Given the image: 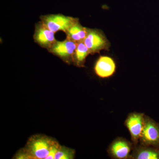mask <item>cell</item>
Wrapping results in <instances>:
<instances>
[{
  "mask_svg": "<svg viewBox=\"0 0 159 159\" xmlns=\"http://www.w3.org/2000/svg\"><path fill=\"white\" fill-rule=\"evenodd\" d=\"M55 142L46 136L32 137L28 142L25 150L19 155L17 158L45 159Z\"/></svg>",
  "mask_w": 159,
  "mask_h": 159,
  "instance_id": "6da1fadb",
  "label": "cell"
},
{
  "mask_svg": "<svg viewBox=\"0 0 159 159\" xmlns=\"http://www.w3.org/2000/svg\"><path fill=\"white\" fill-rule=\"evenodd\" d=\"M40 19L44 25L55 33L58 31L66 33L69 28L79 22L77 18L61 14L41 16Z\"/></svg>",
  "mask_w": 159,
  "mask_h": 159,
  "instance_id": "7a4b0ae2",
  "label": "cell"
},
{
  "mask_svg": "<svg viewBox=\"0 0 159 159\" xmlns=\"http://www.w3.org/2000/svg\"><path fill=\"white\" fill-rule=\"evenodd\" d=\"M84 43L89 51L90 54L99 53L102 50L108 51L110 43L101 30L88 29V33Z\"/></svg>",
  "mask_w": 159,
  "mask_h": 159,
  "instance_id": "3957f363",
  "label": "cell"
},
{
  "mask_svg": "<svg viewBox=\"0 0 159 159\" xmlns=\"http://www.w3.org/2000/svg\"><path fill=\"white\" fill-rule=\"evenodd\" d=\"M77 45V43L66 38L62 41H56L48 51L59 57L64 62L70 64Z\"/></svg>",
  "mask_w": 159,
  "mask_h": 159,
  "instance_id": "277c9868",
  "label": "cell"
},
{
  "mask_svg": "<svg viewBox=\"0 0 159 159\" xmlns=\"http://www.w3.org/2000/svg\"><path fill=\"white\" fill-rule=\"evenodd\" d=\"M140 140L145 146L159 147V124L152 119L145 118V125Z\"/></svg>",
  "mask_w": 159,
  "mask_h": 159,
  "instance_id": "5b68a950",
  "label": "cell"
},
{
  "mask_svg": "<svg viewBox=\"0 0 159 159\" xmlns=\"http://www.w3.org/2000/svg\"><path fill=\"white\" fill-rule=\"evenodd\" d=\"M54 34V32L40 21L35 24L33 39L40 47L48 50L57 41Z\"/></svg>",
  "mask_w": 159,
  "mask_h": 159,
  "instance_id": "8992f818",
  "label": "cell"
},
{
  "mask_svg": "<svg viewBox=\"0 0 159 159\" xmlns=\"http://www.w3.org/2000/svg\"><path fill=\"white\" fill-rule=\"evenodd\" d=\"M145 122L144 114L138 113L130 114L125 120V126L129 131L132 141L134 144H137L140 140Z\"/></svg>",
  "mask_w": 159,
  "mask_h": 159,
  "instance_id": "52a82bcc",
  "label": "cell"
},
{
  "mask_svg": "<svg viewBox=\"0 0 159 159\" xmlns=\"http://www.w3.org/2000/svg\"><path fill=\"white\" fill-rule=\"evenodd\" d=\"M116 64L113 58L107 56H101L94 67L95 73L101 78H108L112 76L116 70Z\"/></svg>",
  "mask_w": 159,
  "mask_h": 159,
  "instance_id": "ba28073f",
  "label": "cell"
},
{
  "mask_svg": "<svg viewBox=\"0 0 159 159\" xmlns=\"http://www.w3.org/2000/svg\"><path fill=\"white\" fill-rule=\"evenodd\" d=\"M131 150L130 143L122 139L115 140L109 148V152L112 157L119 159L127 158L129 156Z\"/></svg>",
  "mask_w": 159,
  "mask_h": 159,
  "instance_id": "9c48e42d",
  "label": "cell"
},
{
  "mask_svg": "<svg viewBox=\"0 0 159 159\" xmlns=\"http://www.w3.org/2000/svg\"><path fill=\"white\" fill-rule=\"evenodd\" d=\"M88 29L78 22L68 29L65 33L66 38L77 43L83 42L86 37Z\"/></svg>",
  "mask_w": 159,
  "mask_h": 159,
  "instance_id": "30bf717a",
  "label": "cell"
},
{
  "mask_svg": "<svg viewBox=\"0 0 159 159\" xmlns=\"http://www.w3.org/2000/svg\"><path fill=\"white\" fill-rule=\"evenodd\" d=\"M89 54H90V53L84 42L78 43L73 55L72 62L77 67H83L86 58Z\"/></svg>",
  "mask_w": 159,
  "mask_h": 159,
  "instance_id": "8fae6325",
  "label": "cell"
},
{
  "mask_svg": "<svg viewBox=\"0 0 159 159\" xmlns=\"http://www.w3.org/2000/svg\"><path fill=\"white\" fill-rule=\"evenodd\" d=\"M137 159H159V149L153 148H139L134 154Z\"/></svg>",
  "mask_w": 159,
  "mask_h": 159,
  "instance_id": "7c38bea8",
  "label": "cell"
},
{
  "mask_svg": "<svg viewBox=\"0 0 159 159\" xmlns=\"http://www.w3.org/2000/svg\"><path fill=\"white\" fill-rule=\"evenodd\" d=\"M74 150L60 145L55 155V159H72L74 158Z\"/></svg>",
  "mask_w": 159,
  "mask_h": 159,
  "instance_id": "4fadbf2b",
  "label": "cell"
},
{
  "mask_svg": "<svg viewBox=\"0 0 159 159\" xmlns=\"http://www.w3.org/2000/svg\"><path fill=\"white\" fill-rule=\"evenodd\" d=\"M60 145L58 143L55 142L54 145H52L50 151H49L48 155L46 158L45 159H55V155L57 152L58 148H59Z\"/></svg>",
  "mask_w": 159,
  "mask_h": 159,
  "instance_id": "5bb4252c",
  "label": "cell"
}]
</instances>
